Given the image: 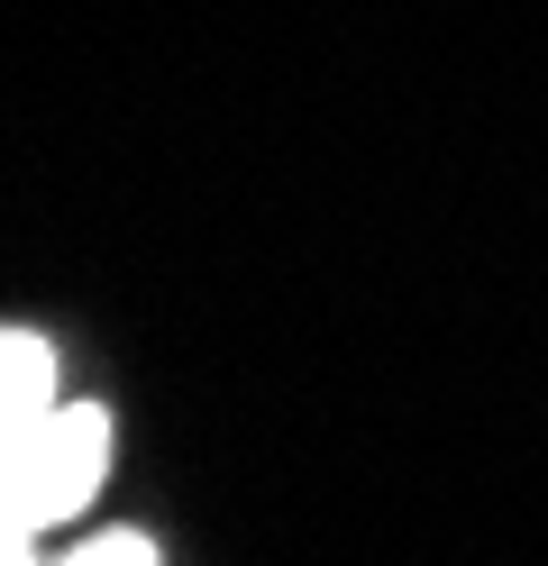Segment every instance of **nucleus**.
I'll return each instance as SVG.
<instances>
[{
    "label": "nucleus",
    "instance_id": "f257e3e1",
    "mask_svg": "<svg viewBox=\"0 0 548 566\" xmlns=\"http://www.w3.org/2000/svg\"><path fill=\"white\" fill-rule=\"evenodd\" d=\"M110 411L64 394L46 420L0 439V539H46V530L83 521L110 484Z\"/></svg>",
    "mask_w": 548,
    "mask_h": 566
},
{
    "label": "nucleus",
    "instance_id": "f03ea898",
    "mask_svg": "<svg viewBox=\"0 0 548 566\" xmlns=\"http://www.w3.org/2000/svg\"><path fill=\"white\" fill-rule=\"evenodd\" d=\"M55 402H64V357H55V338L0 321V439L28 430V420H46Z\"/></svg>",
    "mask_w": 548,
    "mask_h": 566
},
{
    "label": "nucleus",
    "instance_id": "7ed1b4c3",
    "mask_svg": "<svg viewBox=\"0 0 548 566\" xmlns=\"http://www.w3.org/2000/svg\"><path fill=\"white\" fill-rule=\"evenodd\" d=\"M55 566H165V548L146 539V530H92V539H73Z\"/></svg>",
    "mask_w": 548,
    "mask_h": 566
}]
</instances>
